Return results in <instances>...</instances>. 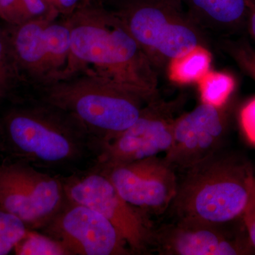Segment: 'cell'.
Returning <instances> with one entry per match:
<instances>
[{"mask_svg":"<svg viewBox=\"0 0 255 255\" xmlns=\"http://www.w3.org/2000/svg\"><path fill=\"white\" fill-rule=\"evenodd\" d=\"M65 21L70 53L60 78L90 74L146 102L158 97V72L113 10L100 0H82Z\"/></svg>","mask_w":255,"mask_h":255,"instance_id":"6da1fadb","label":"cell"},{"mask_svg":"<svg viewBox=\"0 0 255 255\" xmlns=\"http://www.w3.org/2000/svg\"><path fill=\"white\" fill-rule=\"evenodd\" d=\"M1 134L14 160L59 177L92 167L98 140L73 114L33 95L9 111Z\"/></svg>","mask_w":255,"mask_h":255,"instance_id":"7a4b0ae2","label":"cell"},{"mask_svg":"<svg viewBox=\"0 0 255 255\" xmlns=\"http://www.w3.org/2000/svg\"><path fill=\"white\" fill-rule=\"evenodd\" d=\"M184 172L169 208L176 220L223 226L243 217L254 183L249 164L219 152Z\"/></svg>","mask_w":255,"mask_h":255,"instance_id":"3957f363","label":"cell"},{"mask_svg":"<svg viewBox=\"0 0 255 255\" xmlns=\"http://www.w3.org/2000/svg\"><path fill=\"white\" fill-rule=\"evenodd\" d=\"M35 96L70 112L101 142L130 127L148 102L104 79L78 73L33 87Z\"/></svg>","mask_w":255,"mask_h":255,"instance_id":"277c9868","label":"cell"},{"mask_svg":"<svg viewBox=\"0 0 255 255\" xmlns=\"http://www.w3.org/2000/svg\"><path fill=\"white\" fill-rule=\"evenodd\" d=\"M115 14L159 73L196 47L207 46L181 0H114Z\"/></svg>","mask_w":255,"mask_h":255,"instance_id":"5b68a950","label":"cell"},{"mask_svg":"<svg viewBox=\"0 0 255 255\" xmlns=\"http://www.w3.org/2000/svg\"><path fill=\"white\" fill-rule=\"evenodd\" d=\"M55 18H33L5 30L20 78L33 87L59 78L68 65L70 29Z\"/></svg>","mask_w":255,"mask_h":255,"instance_id":"8992f818","label":"cell"},{"mask_svg":"<svg viewBox=\"0 0 255 255\" xmlns=\"http://www.w3.org/2000/svg\"><path fill=\"white\" fill-rule=\"evenodd\" d=\"M60 177L67 199L103 215L122 235L132 254H143L152 248L155 229L150 217L127 202L95 164Z\"/></svg>","mask_w":255,"mask_h":255,"instance_id":"52a82bcc","label":"cell"},{"mask_svg":"<svg viewBox=\"0 0 255 255\" xmlns=\"http://www.w3.org/2000/svg\"><path fill=\"white\" fill-rule=\"evenodd\" d=\"M66 201L59 176L21 161L0 162V209L21 219L28 229H41Z\"/></svg>","mask_w":255,"mask_h":255,"instance_id":"ba28073f","label":"cell"},{"mask_svg":"<svg viewBox=\"0 0 255 255\" xmlns=\"http://www.w3.org/2000/svg\"><path fill=\"white\" fill-rule=\"evenodd\" d=\"M181 102L159 97L146 104L137 120L117 136L98 145L96 164L102 167L159 156L168 151Z\"/></svg>","mask_w":255,"mask_h":255,"instance_id":"9c48e42d","label":"cell"},{"mask_svg":"<svg viewBox=\"0 0 255 255\" xmlns=\"http://www.w3.org/2000/svg\"><path fill=\"white\" fill-rule=\"evenodd\" d=\"M38 231L63 243L71 255H132L122 235L103 215L68 199Z\"/></svg>","mask_w":255,"mask_h":255,"instance_id":"30bf717a","label":"cell"},{"mask_svg":"<svg viewBox=\"0 0 255 255\" xmlns=\"http://www.w3.org/2000/svg\"><path fill=\"white\" fill-rule=\"evenodd\" d=\"M95 164L127 202L147 216L164 214L177 194L176 170L164 157L153 156L107 167Z\"/></svg>","mask_w":255,"mask_h":255,"instance_id":"8fae6325","label":"cell"},{"mask_svg":"<svg viewBox=\"0 0 255 255\" xmlns=\"http://www.w3.org/2000/svg\"><path fill=\"white\" fill-rule=\"evenodd\" d=\"M227 129L223 107L202 102L177 117L173 137L164 158L175 170H186L219 152Z\"/></svg>","mask_w":255,"mask_h":255,"instance_id":"7c38bea8","label":"cell"},{"mask_svg":"<svg viewBox=\"0 0 255 255\" xmlns=\"http://www.w3.org/2000/svg\"><path fill=\"white\" fill-rule=\"evenodd\" d=\"M223 226L176 220L155 230L153 246L162 255H237L251 253L249 244L233 238Z\"/></svg>","mask_w":255,"mask_h":255,"instance_id":"4fadbf2b","label":"cell"},{"mask_svg":"<svg viewBox=\"0 0 255 255\" xmlns=\"http://www.w3.org/2000/svg\"><path fill=\"white\" fill-rule=\"evenodd\" d=\"M191 19L205 34L223 35L248 21L249 0H181Z\"/></svg>","mask_w":255,"mask_h":255,"instance_id":"5bb4252c","label":"cell"},{"mask_svg":"<svg viewBox=\"0 0 255 255\" xmlns=\"http://www.w3.org/2000/svg\"><path fill=\"white\" fill-rule=\"evenodd\" d=\"M211 63L209 50L205 46H199L172 60L167 72L169 79L176 83H198L210 71Z\"/></svg>","mask_w":255,"mask_h":255,"instance_id":"9a60e30c","label":"cell"},{"mask_svg":"<svg viewBox=\"0 0 255 255\" xmlns=\"http://www.w3.org/2000/svg\"><path fill=\"white\" fill-rule=\"evenodd\" d=\"M198 84L202 102L216 107L226 105L235 87L232 76L218 72L209 71Z\"/></svg>","mask_w":255,"mask_h":255,"instance_id":"2e32d148","label":"cell"},{"mask_svg":"<svg viewBox=\"0 0 255 255\" xmlns=\"http://www.w3.org/2000/svg\"><path fill=\"white\" fill-rule=\"evenodd\" d=\"M18 255H71L63 243L48 235L28 229L14 249Z\"/></svg>","mask_w":255,"mask_h":255,"instance_id":"e0dca14e","label":"cell"},{"mask_svg":"<svg viewBox=\"0 0 255 255\" xmlns=\"http://www.w3.org/2000/svg\"><path fill=\"white\" fill-rule=\"evenodd\" d=\"M28 229L21 219L0 209V255H8L14 251Z\"/></svg>","mask_w":255,"mask_h":255,"instance_id":"ac0fdd59","label":"cell"},{"mask_svg":"<svg viewBox=\"0 0 255 255\" xmlns=\"http://www.w3.org/2000/svg\"><path fill=\"white\" fill-rule=\"evenodd\" d=\"M20 78L5 30L0 28V95L11 88V85Z\"/></svg>","mask_w":255,"mask_h":255,"instance_id":"d6986e66","label":"cell"},{"mask_svg":"<svg viewBox=\"0 0 255 255\" xmlns=\"http://www.w3.org/2000/svg\"><path fill=\"white\" fill-rule=\"evenodd\" d=\"M225 51L234 59L238 65L255 81V50L248 45L223 43Z\"/></svg>","mask_w":255,"mask_h":255,"instance_id":"ffe728a7","label":"cell"},{"mask_svg":"<svg viewBox=\"0 0 255 255\" xmlns=\"http://www.w3.org/2000/svg\"><path fill=\"white\" fill-rule=\"evenodd\" d=\"M0 17L9 25L28 21L21 0H0Z\"/></svg>","mask_w":255,"mask_h":255,"instance_id":"44dd1931","label":"cell"},{"mask_svg":"<svg viewBox=\"0 0 255 255\" xmlns=\"http://www.w3.org/2000/svg\"><path fill=\"white\" fill-rule=\"evenodd\" d=\"M240 118L245 135L255 145V98L243 107Z\"/></svg>","mask_w":255,"mask_h":255,"instance_id":"7402d4cb","label":"cell"},{"mask_svg":"<svg viewBox=\"0 0 255 255\" xmlns=\"http://www.w3.org/2000/svg\"><path fill=\"white\" fill-rule=\"evenodd\" d=\"M21 1L29 20L45 16H57L50 11L43 0H21Z\"/></svg>","mask_w":255,"mask_h":255,"instance_id":"603a6c76","label":"cell"},{"mask_svg":"<svg viewBox=\"0 0 255 255\" xmlns=\"http://www.w3.org/2000/svg\"><path fill=\"white\" fill-rule=\"evenodd\" d=\"M53 14L68 16L78 6L82 0H43Z\"/></svg>","mask_w":255,"mask_h":255,"instance_id":"cb8c5ba5","label":"cell"},{"mask_svg":"<svg viewBox=\"0 0 255 255\" xmlns=\"http://www.w3.org/2000/svg\"><path fill=\"white\" fill-rule=\"evenodd\" d=\"M249 241L255 250V201L251 196L249 204L243 216Z\"/></svg>","mask_w":255,"mask_h":255,"instance_id":"d4e9b609","label":"cell"},{"mask_svg":"<svg viewBox=\"0 0 255 255\" xmlns=\"http://www.w3.org/2000/svg\"><path fill=\"white\" fill-rule=\"evenodd\" d=\"M248 21L249 23L250 31L255 39V3L253 0H249Z\"/></svg>","mask_w":255,"mask_h":255,"instance_id":"484cf974","label":"cell"},{"mask_svg":"<svg viewBox=\"0 0 255 255\" xmlns=\"http://www.w3.org/2000/svg\"><path fill=\"white\" fill-rule=\"evenodd\" d=\"M252 197L254 199L255 201V176L254 178V183H253V193H252Z\"/></svg>","mask_w":255,"mask_h":255,"instance_id":"4316f807","label":"cell"},{"mask_svg":"<svg viewBox=\"0 0 255 255\" xmlns=\"http://www.w3.org/2000/svg\"><path fill=\"white\" fill-rule=\"evenodd\" d=\"M253 1H254V2L255 3V0H253Z\"/></svg>","mask_w":255,"mask_h":255,"instance_id":"83f0119b","label":"cell"}]
</instances>
